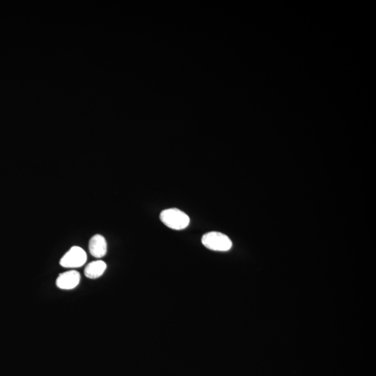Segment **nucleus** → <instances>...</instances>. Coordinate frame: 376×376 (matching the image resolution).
<instances>
[{"label": "nucleus", "instance_id": "nucleus-3", "mask_svg": "<svg viewBox=\"0 0 376 376\" xmlns=\"http://www.w3.org/2000/svg\"><path fill=\"white\" fill-rule=\"evenodd\" d=\"M87 260V253L78 246L70 248L60 260V265L63 268H78L85 264Z\"/></svg>", "mask_w": 376, "mask_h": 376}, {"label": "nucleus", "instance_id": "nucleus-6", "mask_svg": "<svg viewBox=\"0 0 376 376\" xmlns=\"http://www.w3.org/2000/svg\"><path fill=\"white\" fill-rule=\"evenodd\" d=\"M106 268V263L101 260L92 261L85 268V275L89 279H97L103 275Z\"/></svg>", "mask_w": 376, "mask_h": 376}, {"label": "nucleus", "instance_id": "nucleus-2", "mask_svg": "<svg viewBox=\"0 0 376 376\" xmlns=\"http://www.w3.org/2000/svg\"><path fill=\"white\" fill-rule=\"evenodd\" d=\"M201 243L208 249L217 251H229L232 248V242L227 236L217 231H211L204 234Z\"/></svg>", "mask_w": 376, "mask_h": 376}, {"label": "nucleus", "instance_id": "nucleus-1", "mask_svg": "<svg viewBox=\"0 0 376 376\" xmlns=\"http://www.w3.org/2000/svg\"><path fill=\"white\" fill-rule=\"evenodd\" d=\"M159 219L166 226L177 231L186 229L190 221L189 216L178 209L164 210L159 215Z\"/></svg>", "mask_w": 376, "mask_h": 376}, {"label": "nucleus", "instance_id": "nucleus-4", "mask_svg": "<svg viewBox=\"0 0 376 376\" xmlns=\"http://www.w3.org/2000/svg\"><path fill=\"white\" fill-rule=\"evenodd\" d=\"M80 279L81 277L78 271L69 270L59 275L56 280V285L60 289H73L80 283Z\"/></svg>", "mask_w": 376, "mask_h": 376}, {"label": "nucleus", "instance_id": "nucleus-5", "mask_svg": "<svg viewBox=\"0 0 376 376\" xmlns=\"http://www.w3.org/2000/svg\"><path fill=\"white\" fill-rule=\"evenodd\" d=\"M89 250L94 257L100 258L106 255L107 244L106 240L100 234H96L91 238L89 242Z\"/></svg>", "mask_w": 376, "mask_h": 376}]
</instances>
